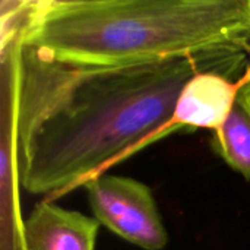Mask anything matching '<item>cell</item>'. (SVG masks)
<instances>
[{
    "label": "cell",
    "mask_w": 250,
    "mask_h": 250,
    "mask_svg": "<svg viewBox=\"0 0 250 250\" xmlns=\"http://www.w3.org/2000/svg\"><path fill=\"white\" fill-rule=\"evenodd\" d=\"M100 223L53 201L38 202L25 220L26 250H95Z\"/></svg>",
    "instance_id": "cell-6"
},
{
    "label": "cell",
    "mask_w": 250,
    "mask_h": 250,
    "mask_svg": "<svg viewBox=\"0 0 250 250\" xmlns=\"http://www.w3.org/2000/svg\"><path fill=\"white\" fill-rule=\"evenodd\" d=\"M239 100L243 103V105L249 110L250 113V62L245 75L242 76V85L239 91Z\"/></svg>",
    "instance_id": "cell-8"
},
{
    "label": "cell",
    "mask_w": 250,
    "mask_h": 250,
    "mask_svg": "<svg viewBox=\"0 0 250 250\" xmlns=\"http://www.w3.org/2000/svg\"><path fill=\"white\" fill-rule=\"evenodd\" d=\"M85 188L94 218L110 231L144 250H161L168 243L163 217L151 189L127 176L88 180Z\"/></svg>",
    "instance_id": "cell-4"
},
{
    "label": "cell",
    "mask_w": 250,
    "mask_h": 250,
    "mask_svg": "<svg viewBox=\"0 0 250 250\" xmlns=\"http://www.w3.org/2000/svg\"><path fill=\"white\" fill-rule=\"evenodd\" d=\"M249 53L207 51L125 66H76L22 41L18 146L22 189L47 201L82 188L177 133L183 86L207 70L243 76Z\"/></svg>",
    "instance_id": "cell-1"
},
{
    "label": "cell",
    "mask_w": 250,
    "mask_h": 250,
    "mask_svg": "<svg viewBox=\"0 0 250 250\" xmlns=\"http://www.w3.org/2000/svg\"><path fill=\"white\" fill-rule=\"evenodd\" d=\"M23 15L25 9L21 4H9L1 9L0 19V250H26L18 146L19 56L23 41Z\"/></svg>",
    "instance_id": "cell-3"
},
{
    "label": "cell",
    "mask_w": 250,
    "mask_h": 250,
    "mask_svg": "<svg viewBox=\"0 0 250 250\" xmlns=\"http://www.w3.org/2000/svg\"><path fill=\"white\" fill-rule=\"evenodd\" d=\"M212 133L215 154L250 182V113L239 97L224 125Z\"/></svg>",
    "instance_id": "cell-7"
},
{
    "label": "cell",
    "mask_w": 250,
    "mask_h": 250,
    "mask_svg": "<svg viewBox=\"0 0 250 250\" xmlns=\"http://www.w3.org/2000/svg\"><path fill=\"white\" fill-rule=\"evenodd\" d=\"M23 42L76 66L250 54V0H26Z\"/></svg>",
    "instance_id": "cell-2"
},
{
    "label": "cell",
    "mask_w": 250,
    "mask_h": 250,
    "mask_svg": "<svg viewBox=\"0 0 250 250\" xmlns=\"http://www.w3.org/2000/svg\"><path fill=\"white\" fill-rule=\"evenodd\" d=\"M242 76L220 70L195 75L182 89L173 123L182 130L215 132L230 116L239 97Z\"/></svg>",
    "instance_id": "cell-5"
}]
</instances>
